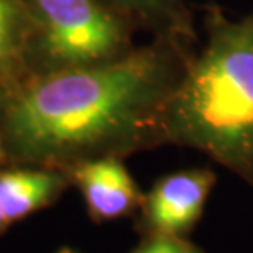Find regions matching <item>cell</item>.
<instances>
[{
    "label": "cell",
    "mask_w": 253,
    "mask_h": 253,
    "mask_svg": "<svg viewBox=\"0 0 253 253\" xmlns=\"http://www.w3.org/2000/svg\"><path fill=\"white\" fill-rule=\"evenodd\" d=\"M176 84L160 51L71 66L35 81L3 110L5 155L22 163L66 169L114 156L148 130Z\"/></svg>",
    "instance_id": "cell-1"
},
{
    "label": "cell",
    "mask_w": 253,
    "mask_h": 253,
    "mask_svg": "<svg viewBox=\"0 0 253 253\" xmlns=\"http://www.w3.org/2000/svg\"><path fill=\"white\" fill-rule=\"evenodd\" d=\"M171 138L234 169H253V12L219 18L163 109Z\"/></svg>",
    "instance_id": "cell-2"
},
{
    "label": "cell",
    "mask_w": 253,
    "mask_h": 253,
    "mask_svg": "<svg viewBox=\"0 0 253 253\" xmlns=\"http://www.w3.org/2000/svg\"><path fill=\"white\" fill-rule=\"evenodd\" d=\"M43 43L56 61L71 66L100 63L122 42L117 18L95 0H35Z\"/></svg>",
    "instance_id": "cell-3"
},
{
    "label": "cell",
    "mask_w": 253,
    "mask_h": 253,
    "mask_svg": "<svg viewBox=\"0 0 253 253\" xmlns=\"http://www.w3.org/2000/svg\"><path fill=\"white\" fill-rule=\"evenodd\" d=\"M215 176L209 169H188L165 176L143 197V224L150 235L181 237L202 214Z\"/></svg>",
    "instance_id": "cell-4"
},
{
    "label": "cell",
    "mask_w": 253,
    "mask_h": 253,
    "mask_svg": "<svg viewBox=\"0 0 253 253\" xmlns=\"http://www.w3.org/2000/svg\"><path fill=\"white\" fill-rule=\"evenodd\" d=\"M68 173L84 197L90 219L95 222L125 217L143 202L138 186L115 156L79 161L69 166Z\"/></svg>",
    "instance_id": "cell-5"
},
{
    "label": "cell",
    "mask_w": 253,
    "mask_h": 253,
    "mask_svg": "<svg viewBox=\"0 0 253 253\" xmlns=\"http://www.w3.org/2000/svg\"><path fill=\"white\" fill-rule=\"evenodd\" d=\"M66 176L54 168H15L0 171V209L10 225L51 206L61 196Z\"/></svg>",
    "instance_id": "cell-6"
},
{
    "label": "cell",
    "mask_w": 253,
    "mask_h": 253,
    "mask_svg": "<svg viewBox=\"0 0 253 253\" xmlns=\"http://www.w3.org/2000/svg\"><path fill=\"white\" fill-rule=\"evenodd\" d=\"M17 25L8 0H0V66L10 61L15 53Z\"/></svg>",
    "instance_id": "cell-7"
},
{
    "label": "cell",
    "mask_w": 253,
    "mask_h": 253,
    "mask_svg": "<svg viewBox=\"0 0 253 253\" xmlns=\"http://www.w3.org/2000/svg\"><path fill=\"white\" fill-rule=\"evenodd\" d=\"M131 253H201V250L181 237L150 235Z\"/></svg>",
    "instance_id": "cell-8"
},
{
    "label": "cell",
    "mask_w": 253,
    "mask_h": 253,
    "mask_svg": "<svg viewBox=\"0 0 253 253\" xmlns=\"http://www.w3.org/2000/svg\"><path fill=\"white\" fill-rule=\"evenodd\" d=\"M126 5H131V7L141 10L145 13H155V15H163L174 12L176 5H178L181 0H120Z\"/></svg>",
    "instance_id": "cell-9"
},
{
    "label": "cell",
    "mask_w": 253,
    "mask_h": 253,
    "mask_svg": "<svg viewBox=\"0 0 253 253\" xmlns=\"http://www.w3.org/2000/svg\"><path fill=\"white\" fill-rule=\"evenodd\" d=\"M10 227V224H8V220L5 219V215H3V212H2V209H0V235L3 234L5 230H7Z\"/></svg>",
    "instance_id": "cell-10"
},
{
    "label": "cell",
    "mask_w": 253,
    "mask_h": 253,
    "mask_svg": "<svg viewBox=\"0 0 253 253\" xmlns=\"http://www.w3.org/2000/svg\"><path fill=\"white\" fill-rule=\"evenodd\" d=\"M5 145H3V135H2V126H0V163H2V160L5 158Z\"/></svg>",
    "instance_id": "cell-11"
},
{
    "label": "cell",
    "mask_w": 253,
    "mask_h": 253,
    "mask_svg": "<svg viewBox=\"0 0 253 253\" xmlns=\"http://www.w3.org/2000/svg\"><path fill=\"white\" fill-rule=\"evenodd\" d=\"M56 253H79V252L74 250V249H71V247H63V249H59Z\"/></svg>",
    "instance_id": "cell-12"
}]
</instances>
